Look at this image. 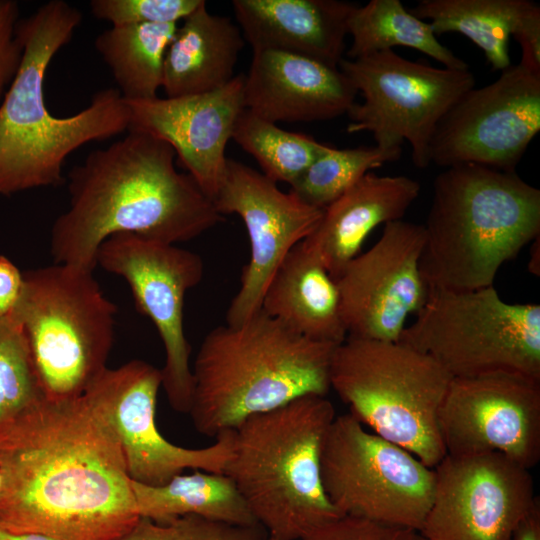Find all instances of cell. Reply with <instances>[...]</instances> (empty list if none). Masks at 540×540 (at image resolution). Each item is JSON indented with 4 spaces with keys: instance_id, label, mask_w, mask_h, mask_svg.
Wrapping results in <instances>:
<instances>
[{
    "instance_id": "cell-14",
    "label": "cell",
    "mask_w": 540,
    "mask_h": 540,
    "mask_svg": "<svg viewBox=\"0 0 540 540\" xmlns=\"http://www.w3.org/2000/svg\"><path fill=\"white\" fill-rule=\"evenodd\" d=\"M433 470L425 540H513L539 505L530 469L498 453L446 454Z\"/></svg>"
},
{
    "instance_id": "cell-3",
    "label": "cell",
    "mask_w": 540,
    "mask_h": 540,
    "mask_svg": "<svg viewBox=\"0 0 540 540\" xmlns=\"http://www.w3.org/2000/svg\"><path fill=\"white\" fill-rule=\"evenodd\" d=\"M81 21L76 7L50 0L17 23L22 60L0 102V196L65 183L63 166L72 152L129 128V107L115 88L96 92L87 107L71 116L48 110L46 72Z\"/></svg>"
},
{
    "instance_id": "cell-9",
    "label": "cell",
    "mask_w": 540,
    "mask_h": 540,
    "mask_svg": "<svg viewBox=\"0 0 540 540\" xmlns=\"http://www.w3.org/2000/svg\"><path fill=\"white\" fill-rule=\"evenodd\" d=\"M399 342L433 358L452 378L511 374L540 381V306L504 301L494 286L429 289Z\"/></svg>"
},
{
    "instance_id": "cell-39",
    "label": "cell",
    "mask_w": 540,
    "mask_h": 540,
    "mask_svg": "<svg viewBox=\"0 0 540 540\" xmlns=\"http://www.w3.org/2000/svg\"><path fill=\"white\" fill-rule=\"evenodd\" d=\"M532 247L530 249L531 256L530 261L528 264L529 271H531L534 275L539 276V253H540V246H539V236L535 238L533 241Z\"/></svg>"
},
{
    "instance_id": "cell-34",
    "label": "cell",
    "mask_w": 540,
    "mask_h": 540,
    "mask_svg": "<svg viewBox=\"0 0 540 540\" xmlns=\"http://www.w3.org/2000/svg\"><path fill=\"white\" fill-rule=\"evenodd\" d=\"M302 540H418L416 531L357 516L342 515Z\"/></svg>"
},
{
    "instance_id": "cell-12",
    "label": "cell",
    "mask_w": 540,
    "mask_h": 540,
    "mask_svg": "<svg viewBox=\"0 0 540 540\" xmlns=\"http://www.w3.org/2000/svg\"><path fill=\"white\" fill-rule=\"evenodd\" d=\"M96 265L126 281L137 310L154 324L165 352L162 388L174 410L188 413L194 381L184 300L203 277L202 258L176 244L118 234L101 244Z\"/></svg>"
},
{
    "instance_id": "cell-4",
    "label": "cell",
    "mask_w": 540,
    "mask_h": 540,
    "mask_svg": "<svg viewBox=\"0 0 540 540\" xmlns=\"http://www.w3.org/2000/svg\"><path fill=\"white\" fill-rule=\"evenodd\" d=\"M336 346L301 336L262 309L238 325L215 327L192 366L188 414L196 431L216 437L298 397L326 396Z\"/></svg>"
},
{
    "instance_id": "cell-25",
    "label": "cell",
    "mask_w": 540,
    "mask_h": 540,
    "mask_svg": "<svg viewBox=\"0 0 540 540\" xmlns=\"http://www.w3.org/2000/svg\"><path fill=\"white\" fill-rule=\"evenodd\" d=\"M435 35L460 33L480 48L493 70L511 66L509 39L540 27V7L530 0H421L409 10Z\"/></svg>"
},
{
    "instance_id": "cell-27",
    "label": "cell",
    "mask_w": 540,
    "mask_h": 540,
    "mask_svg": "<svg viewBox=\"0 0 540 540\" xmlns=\"http://www.w3.org/2000/svg\"><path fill=\"white\" fill-rule=\"evenodd\" d=\"M177 27L175 23L115 25L96 37L95 49L125 101L158 97L165 54Z\"/></svg>"
},
{
    "instance_id": "cell-42",
    "label": "cell",
    "mask_w": 540,
    "mask_h": 540,
    "mask_svg": "<svg viewBox=\"0 0 540 540\" xmlns=\"http://www.w3.org/2000/svg\"><path fill=\"white\" fill-rule=\"evenodd\" d=\"M266 540H276V539H273V538L268 537Z\"/></svg>"
},
{
    "instance_id": "cell-41",
    "label": "cell",
    "mask_w": 540,
    "mask_h": 540,
    "mask_svg": "<svg viewBox=\"0 0 540 540\" xmlns=\"http://www.w3.org/2000/svg\"><path fill=\"white\" fill-rule=\"evenodd\" d=\"M418 540H425V539L422 538V537L418 534Z\"/></svg>"
},
{
    "instance_id": "cell-1",
    "label": "cell",
    "mask_w": 540,
    "mask_h": 540,
    "mask_svg": "<svg viewBox=\"0 0 540 540\" xmlns=\"http://www.w3.org/2000/svg\"><path fill=\"white\" fill-rule=\"evenodd\" d=\"M0 527L55 540H118L140 518L116 432L87 392L43 399L0 433Z\"/></svg>"
},
{
    "instance_id": "cell-30",
    "label": "cell",
    "mask_w": 540,
    "mask_h": 540,
    "mask_svg": "<svg viewBox=\"0 0 540 540\" xmlns=\"http://www.w3.org/2000/svg\"><path fill=\"white\" fill-rule=\"evenodd\" d=\"M402 148L378 146L327 148L290 185V192L306 204L324 209L371 169L401 157Z\"/></svg>"
},
{
    "instance_id": "cell-13",
    "label": "cell",
    "mask_w": 540,
    "mask_h": 540,
    "mask_svg": "<svg viewBox=\"0 0 540 540\" xmlns=\"http://www.w3.org/2000/svg\"><path fill=\"white\" fill-rule=\"evenodd\" d=\"M539 130L540 71L520 61L494 82L467 91L444 114L429 143V161L515 171Z\"/></svg>"
},
{
    "instance_id": "cell-31",
    "label": "cell",
    "mask_w": 540,
    "mask_h": 540,
    "mask_svg": "<svg viewBox=\"0 0 540 540\" xmlns=\"http://www.w3.org/2000/svg\"><path fill=\"white\" fill-rule=\"evenodd\" d=\"M45 399L24 332L0 316V433Z\"/></svg>"
},
{
    "instance_id": "cell-18",
    "label": "cell",
    "mask_w": 540,
    "mask_h": 540,
    "mask_svg": "<svg viewBox=\"0 0 540 540\" xmlns=\"http://www.w3.org/2000/svg\"><path fill=\"white\" fill-rule=\"evenodd\" d=\"M446 454L540 460V381L511 374L452 378L438 417Z\"/></svg>"
},
{
    "instance_id": "cell-6",
    "label": "cell",
    "mask_w": 540,
    "mask_h": 540,
    "mask_svg": "<svg viewBox=\"0 0 540 540\" xmlns=\"http://www.w3.org/2000/svg\"><path fill=\"white\" fill-rule=\"evenodd\" d=\"M336 417L321 395H304L255 414L233 429L223 474L235 484L257 523L276 540H302L342 515L325 494L321 452Z\"/></svg>"
},
{
    "instance_id": "cell-23",
    "label": "cell",
    "mask_w": 540,
    "mask_h": 540,
    "mask_svg": "<svg viewBox=\"0 0 540 540\" xmlns=\"http://www.w3.org/2000/svg\"><path fill=\"white\" fill-rule=\"evenodd\" d=\"M260 309L312 340L338 345L347 337L337 282L303 241L275 271Z\"/></svg>"
},
{
    "instance_id": "cell-20",
    "label": "cell",
    "mask_w": 540,
    "mask_h": 540,
    "mask_svg": "<svg viewBox=\"0 0 540 540\" xmlns=\"http://www.w3.org/2000/svg\"><path fill=\"white\" fill-rule=\"evenodd\" d=\"M357 90L337 66L303 55L253 51L244 76V105L277 123L329 120L347 114Z\"/></svg>"
},
{
    "instance_id": "cell-15",
    "label": "cell",
    "mask_w": 540,
    "mask_h": 540,
    "mask_svg": "<svg viewBox=\"0 0 540 540\" xmlns=\"http://www.w3.org/2000/svg\"><path fill=\"white\" fill-rule=\"evenodd\" d=\"M161 369L135 359L107 368L85 391L109 418L119 439L130 479L161 486L186 469L223 473L232 453L233 429L204 448L169 442L155 421Z\"/></svg>"
},
{
    "instance_id": "cell-24",
    "label": "cell",
    "mask_w": 540,
    "mask_h": 540,
    "mask_svg": "<svg viewBox=\"0 0 540 540\" xmlns=\"http://www.w3.org/2000/svg\"><path fill=\"white\" fill-rule=\"evenodd\" d=\"M245 40L238 25L211 14L204 2L182 20L164 59L162 89L174 98L211 92L227 85Z\"/></svg>"
},
{
    "instance_id": "cell-33",
    "label": "cell",
    "mask_w": 540,
    "mask_h": 540,
    "mask_svg": "<svg viewBox=\"0 0 540 540\" xmlns=\"http://www.w3.org/2000/svg\"><path fill=\"white\" fill-rule=\"evenodd\" d=\"M204 0H92L91 14L112 26L168 24L182 21Z\"/></svg>"
},
{
    "instance_id": "cell-29",
    "label": "cell",
    "mask_w": 540,
    "mask_h": 540,
    "mask_svg": "<svg viewBox=\"0 0 540 540\" xmlns=\"http://www.w3.org/2000/svg\"><path fill=\"white\" fill-rule=\"evenodd\" d=\"M232 139L255 158L266 177L289 185L327 148L310 136L284 130L246 108L237 119Z\"/></svg>"
},
{
    "instance_id": "cell-5",
    "label": "cell",
    "mask_w": 540,
    "mask_h": 540,
    "mask_svg": "<svg viewBox=\"0 0 540 540\" xmlns=\"http://www.w3.org/2000/svg\"><path fill=\"white\" fill-rule=\"evenodd\" d=\"M420 269L428 289L493 286L500 267L540 234V190L516 171L445 168L433 182Z\"/></svg>"
},
{
    "instance_id": "cell-2",
    "label": "cell",
    "mask_w": 540,
    "mask_h": 540,
    "mask_svg": "<svg viewBox=\"0 0 540 540\" xmlns=\"http://www.w3.org/2000/svg\"><path fill=\"white\" fill-rule=\"evenodd\" d=\"M164 140L128 129L91 151L68 174V209L54 221L50 253L57 264L94 271L101 244L118 234L177 244L225 218L187 173L177 171Z\"/></svg>"
},
{
    "instance_id": "cell-19",
    "label": "cell",
    "mask_w": 540,
    "mask_h": 540,
    "mask_svg": "<svg viewBox=\"0 0 540 540\" xmlns=\"http://www.w3.org/2000/svg\"><path fill=\"white\" fill-rule=\"evenodd\" d=\"M244 74L217 90L174 98L126 101L128 129L140 130L167 142L178 161L213 201L225 165V149L245 109Z\"/></svg>"
},
{
    "instance_id": "cell-7",
    "label": "cell",
    "mask_w": 540,
    "mask_h": 540,
    "mask_svg": "<svg viewBox=\"0 0 540 540\" xmlns=\"http://www.w3.org/2000/svg\"><path fill=\"white\" fill-rule=\"evenodd\" d=\"M330 388L364 427L434 468L446 455L438 417L451 375L401 342L347 336L330 364Z\"/></svg>"
},
{
    "instance_id": "cell-37",
    "label": "cell",
    "mask_w": 540,
    "mask_h": 540,
    "mask_svg": "<svg viewBox=\"0 0 540 540\" xmlns=\"http://www.w3.org/2000/svg\"><path fill=\"white\" fill-rule=\"evenodd\" d=\"M513 540H540L539 505L518 526Z\"/></svg>"
},
{
    "instance_id": "cell-10",
    "label": "cell",
    "mask_w": 540,
    "mask_h": 540,
    "mask_svg": "<svg viewBox=\"0 0 540 540\" xmlns=\"http://www.w3.org/2000/svg\"><path fill=\"white\" fill-rule=\"evenodd\" d=\"M321 479L340 515L419 533L431 506L435 475L412 453L347 413L336 415L324 438Z\"/></svg>"
},
{
    "instance_id": "cell-8",
    "label": "cell",
    "mask_w": 540,
    "mask_h": 540,
    "mask_svg": "<svg viewBox=\"0 0 540 540\" xmlns=\"http://www.w3.org/2000/svg\"><path fill=\"white\" fill-rule=\"evenodd\" d=\"M93 272L57 263L23 271L24 288L12 316L49 401L82 396L108 368L117 307Z\"/></svg>"
},
{
    "instance_id": "cell-16",
    "label": "cell",
    "mask_w": 540,
    "mask_h": 540,
    "mask_svg": "<svg viewBox=\"0 0 540 540\" xmlns=\"http://www.w3.org/2000/svg\"><path fill=\"white\" fill-rule=\"evenodd\" d=\"M213 204L222 216L238 215L250 241V259L226 313V324L238 325L260 310L275 271L316 229L324 209L306 204L290 191L283 192L262 172L229 158Z\"/></svg>"
},
{
    "instance_id": "cell-36",
    "label": "cell",
    "mask_w": 540,
    "mask_h": 540,
    "mask_svg": "<svg viewBox=\"0 0 540 540\" xmlns=\"http://www.w3.org/2000/svg\"><path fill=\"white\" fill-rule=\"evenodd\" d=\"M24 288V274L8 257L0 254V316H11Z\"/></svg>"
},
{
    "instance_id": "cell-40",
    "label": "cell",
    "mask_w": 540,
    "mask_h": 540,
    "mask_svg": "<svg viewBox=\"0 0 540 540\" xmlns=\"http://www.w3.org/2000/svg\"><path fill=\"white\" fill-rule=\"evenodd\" d=\"M3 490H4V476H3V470H2V464L0 460V504L3 496Z\"/></svg>"
},
{
    "instance_id": "cell-35",
    "label": "cell",
    "mask_w": 540,
    "mask_h": 540,
    "mask_svg": "<svg viewBox=\"0 0 540 540\" xmlns=\"http://www.w3.org/2000/svg\"><path fill=\"white\" fill-rule=\"evenodd\" d=\"M19 14L17 1L0 0V102L22 60L23 47L16 35Z\"/></svg>"
},
{
    "instance_id": "cell-26",
    "label": "cell",
    "mask_w": 540,
    "mask_h": 540,
    "mask_svg": "<svg viewBox=\"0 0 540 540\" xmlns=\"http://www.w3.org/2000/svg\"><path fill=\"white\" fill-rule=\"evenodd\" d=\"M140 517L159 524L195 515L237 526L259 525L234 482L223 473L193 470L161 486L132 481Z\"/></svg>"
},
{
    "instance_id": "cell-21",
    "label": "cell",
    "mask_w": 540,
    "mask_h": 540,
    "mask_svg": "<svg viewBox=\"0 0 540 540\" xmlns=\"http://www.w3.org/2000/svg\"><path fill=\"white\" fill-rule=\"evenodd\" d=\"M244 40L332 66L344 58L347 20L356 4L338 0H233Z\"/></svg>"
},
{
    "instance_id": "cell-28",
    "label": "cell",
    "mask_w": 540,
    "mask_h": 540,
    "mask_svg": "<svg viewBox=\"0 0 540 540\" xmlns=\"http://www.w3.org/2000/svg\"><path fill=\"white\" fill-rule=\"evenodd\" d=\"M347 30L352 37L348 59L404 46L428 55L445 68L469 69L463 59L439 42L428 22L414 16L400 0L356 5L347 20Z\"/></svg>"
},
{
    "instance_id": "cell-38",
    "label": "cell",
    "mask_w": 540,
    "mask_h": 540,
    "mask_svg": "<svg viewBox=\"0 0 540 540\" xmlns=\"http://www.w3.org/2000/svg\"><path fill=\"white\" fill-rule=\"evenodd\" d=\"M0 540H55L40 534L14 533L0 527Z\"/></svg>"
},
{
    "instance_id": "cell-17",
    "label": "cell",
    "mask_w": 540,
    "mask_h": 540,
    "mask_svg": "<svg viewBox=\"0 0 540 540\" xmlns=\"http://www.w3.org/2000/svg\"><path fill=\"white\" fill-rule=\"evenodd\" d=\"M424 225L402 219L384 225L380 238L335 279L347 336L398 342L407 317L429 289L420 269Z\"/></svg>"
},
{
    "instance_id": "cell-11",
    "label": "cell",
    "mask_w": 540,
    "mask_h": 540,
    "mask_svg": "<svg viewBox=\"0 0 540 540\" xmlns=\"http://www.w3.org/2000/svg\"><path fill=\"white\" fill-rule=\"evenodd\" d=\"M338 67L363 96L347 112V132H370L384 149L408 142L418 168L430 164L429 143L441 118L475 86L469 69L437 68L393 50L343 58Z\"/></svg>"
},
{
    "instance_id": "cell-32",
    "label": "cell",
    "mask_w": 540,
    "mask_h": 540,
    "mask_svg": "<svg viewBox=\"0 0 540 540\" xmlns=\"http://www.w3.org/2000/svg\"><path fill=\"white\" fill-rule=\"evenodd\" d=\"M260 525L237 526L187 515L166 524L140 517L118 540H266Z\"/></svg>"
},
{
    "instance_id": "cell-22",
    "label": "cell",
    "mask_w": 540,
    "mask_h": 540,
    "mask_svg": "<svg viewBox=\"0 0 540 540\" xmlns=\"http://www.w3.org/2000/svg\"><path fill=\"white\" fill-rule=\"evenodd\" d=\"M419 193L413 178L368 172L324 208L318 226L303 242L336 279L368 235L381 224L402 219Z\"/></svg>"
}]
</instances>
